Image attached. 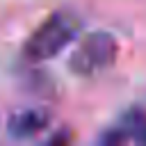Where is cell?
Wrapping results in <instances>:
<instances>
[{
  "mask_svg": "<svg viewBox=\"0 0 146 146\" xmlns=\"http://www.w3.org/2000/svg\"><path fill=\"white\" fill-rule=\"evenodd\" d=\"M116 55H119V43L110 32H91L75 46L68 59V68L75 75L89 78L110 68Z\"/></svg>",
  "mask_w": 146,
  "mask_h": 146,
  "instance_id": "obj_2",
  "label": "cell"
},
{
  "mask_svg": "<svg viewBox=\"0 0 146 146\" xmlns=\"http://www.w3.org/2000/svg\"><path fill=\"white\" fill-rule=\"evenodd\" d=\"M100 141L103 144H128V141L146 144V110L141 107L128 110L114 128L100 135Z\"/></svg>",
  "mask_w": 146,
  "mask_h": 146,
  "instance_id": "obj_3",
  "label": "cell"
},
{
  "mask_svg": "<svg viewBox=\"0 0 146 146\" xmlns=\"http://www.w3.org/2000/svg\"><path fill=\"white\" fill-rule=\"evenodd\" d=\"M80 32V18L71 11H55L50 14L25 41L23 57L32 64L48 62L57 57Z\"/></svg>",
  "mask_w": 146,
  "mask_h": 146,
  "instance_id": "obj_1",
  "label": "cell"
},
{
  "mask_svg": "<svg viewBox=\"0 0 146 146\" xmlns=\"http://www.w3.org/2000/svg\"><path fill=\"white\" fill-rule=\"evenodd\" d=\"M50 123V114L41 107H32V110H21L14 112L7 121V132L16 139H27L39 135L41 130H46Z\"/></svg>",
  "mask_w": 146,
  "mask_h": 146,
  "instance_id": "obj_4",
  "label": "cell"
}]
</instances>
